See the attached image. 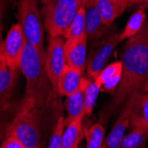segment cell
<instances>
[{
    "mask_svg": "<svg viewBox=\"0 0 148 148\" xmlns=\"http://www.w3.org/2000/svg\"><path fill=\"white\" fill-rule=\"evenodd\" d=\"M123 75L114 98L99 114V122L106 124L113 114L134 92L140 90L148 80V20L141 29L129 38L122 51Z\"/></svg>",
    "mask_w": 148,
    "mask_h": 148,
    "instance_id": "6da1fadb",
    "label": "cell"
},
{
    "mask_svg": "<svg viewBox=\"0 0 148 148\" xmlns=\"http://www.w3.org/2000/svg\"><path fill=\"white\" fill-rule=\"evenodd\" d=\"M20 70L26 78L24 97L34 102L40 109L49 108L54 92L45 69V52L26 42L20 60Z\"/></svg>",
    "mask_w": 148,
    "mask_h": 148,
    "instance_id": "7a4b0ae2",
    "label": "cell"
},
{
    "mask_svg": "<svg viewBox=\"0 0 148 148\" xmlns=\"http://www.w3.org/2000/svg\"><path fill=\"white\" fill-rule=\"evenodd\" d=\"M43 111L32 100L23 97L7 135L13 134L16 136L24 145L25 148L44 147L42 130Z\"/></svg>",
    "mask_w": 148,
    "mask_h": 148,
    "instance_id": "3957f363",
    "label": "cell"
},
{
    "mask_svg": "<svg viewBox=\"0 0 148 148\" xmlns=\"http://www.w3.org/2000/svg\"><path fill=\"white\" fill-rule=\"evenodd\" d=\"M45 29L49 36H63L79 10L82 0H41Z\"/></svg>",
    "mask_w": 148,
    "mask_h": 148,
    "instance_id": "277c9868",
    "label": "cell"
},
{
    "mask_svg": "<svg viewBox=\"0 0 148 148\" xmlns=\"http://www.w3.org/2000/svg\"><path fill=\"white\" fill-rule=\"evenodd\" d=\"M20 69L6 66L0 70V142L5 139L14 119L21 99L14 97Z\"/></svg>",
    "mask_w": 148,
    "mask_h": 148,
    "instance_id": "5b68a950",
    "label": "cell"
},
{
    "mask_svg": "<svg viewBox=\"0 0 148 148\" xmlns=\"http://www.w3.org/2000/svg\"><path fill=\"white\" fill-rule=\"evenodd\" d=\"M18 19L27 41L39 51L45 50V25L38 9L37 0H18Z\"/></svg>",
    "mask_w": 148,
    "mask_h": 148,
    "instance_id": "8992f818",
    "label": "cell"
},
{
    "mask_svg": "<svg viewBox=\"0 0 148 148\" xmlns=\"http://www.w3.org/2000/svg\"><path fill=\"white\" fill-rule=\"evenodd\" d=\"M121 42L120 33L111 32L92 46L86 62V69L91 78L96 77L105 68L114 50Z\"/></svg>",
    "mask_w": 148,
    "mask_h": 148,
    "instance_id": "52a82bcc",
    "label": "cell"
},
{
    "mask_svg": "<svg viewBox=\"0 0 148 148\" xmlns=\"http://www.w3.org/2000/svg\"><path fill=\"white\" fill-rule=\"evenodd\" d=\"M63 36H51L45 51V69L51 81L52 89L56 94L59 77L66 64ZM59 95V94H58Z\"/></svg>",
    "mask_w": 148,
    "mask_h": 148,
    "instance_id": "ba28073f",
    "label": "cell"
},
{
    "mask_svg": "<svg viewBox=\"0 0 148 148\" xmlns=\"http://www.w3.org/2000/svg\"><path fill=\"white\" fill-rule=\"evenodd\" d=\"M26 42L27 38L21 24L19 22L13 24L4 41L2 51V55L9 68L20 69V60Z\"/></svg>",
    "mask_w": 148,
    "mask_h": 148,
    "instance_id": "9c48e42d",
    "label": "cell"
},
{
    "mask_svg": "<svg viewBox=\"0 0 148 148\" xmlns=\"http://www.w3.org/2000/svg\"><path fill=\"white\" fill-rule=\"evenodd\" d=\"M130 125L134 128L148 130V92L138 90L126 100Z\"/></svg>",
    "mask_w": 148,
    "mask_h": 148,
    "instance_id": "30bf717a",
    "label": "cell"
},
{
    "mask_svg": "<svg viewBox=\"0 0 148 148\" xmlns=\"http://www.w3.org/2000/svg\"><path fill=\"white\" fill-rule=\"evenodd\" d=\"M86 35L79 39L77 42H64V51L66 64L78 69L83 74L86 69V49H87Z\"/></svg>",
    "mask_w": 148,
    "mask_h": 148,
    "instance_id": "8fae6325",
    "label": "cell"
},
{
    "mask_svg": "<svg viewBox=\"0 0 148 148\" xmlns=\"http://www.w3.org/2000/svg\"><path fill=\"white\" fill-rule=\"evenodd\" d=\"M89 82L90 80L87 77L83 76L78 89L68 96L65 103L66 111H68V117L65 119V125L68 124L73 119L84 117L85 115L84 91Z\"/></svg>",
    "mask_w": 148,
    "mask_h": 148,
    "instance_id": "7c38bea8",
    "label": "cell"
},
{
    "mask_svg": "<svg viewBox=\"0 0 148 148\" xmlns=\"http://www.w3.org/2000/svg\"><path fill=\"white\" fill-rule=\"evenodd\" d=\"M123 63L122 61H115L105 68L98 74L94 79L104 91L114 93L115 90L122 79Z\"/></svg>",
    "mask_w": 148,
    "mask_h": 148,
    "instance_id": "4fadbf2b",
    "label": "cell"
},
{
    "mask_svg": "<svg viewBox=\"0 0 148 148\" xmlns=\"http://www.w3.org/2000/svg\"><path fill=\"white\" fill-rule=\"evenodd\" d=\"M111 26L105 23L93 5L85 7V34L87 39L95 40L100 38L108 32Z\"/></svg>",
    "mask_w": 148,
    "mask_h": 148,
    "instance_id": "5bb4252c",
    "label": "cell"
},
{
    "mask_svg": "<svg viewBox=\"0 0 148 148\" xmlns=\"http://www.w3.org/2000/svg\"><path fill=\"white\" fill-rule=\"evenodd\" d=\"M93 5L105 23L112 26L114 21L123 14L130 4L128 0H95Z\"/></svg>",
    "mask_w": 148,
    "mask_h": 148,
    "instance_id": "9a60e30c",
    "label": "cell"
},
{
    "mask_svg": "<svg viewBox=\"0 0 148 148\" xmlns=\"http://www.w3.org/2000/svg\"><path fill=\"white\" fill-rule=\"evenodd\" d=\"M83 73L73 66L66 64L59 77L57 91L60 96L68 97L75 91L81 83Z\"/></svg>",
    "mask_w": 148,
    "mask_h": 148,
    "instance_id": "2e32d148",
    "label": "cell"
},
{
    "mask_svg": "<svg viewBox=\"0 0 148 148\" xmlns=\"http://www.w3.org/2000/svg\"><path fill=\"white\" fill-rule=\"evenodd\" d=\"M130 125L129 114L126 108H123L121 113L120 118L115 123L113 130L106 140H104L102 147L104 148H120L121 142L124 136V133Z\"/></svg>",
    "mask_w": 148,
    "mask_h": 148,
    "instance_id": "e0dca14e",
    "label": "cell"
},
{
    "mask_svg": "<svg viewBox=\"0 0 148 148\" xmlns=\"http://www.w3.org/2000/svg\"><path fill=\"white\" fill-rule=\"evenodd\" d=\"M84 117H79L71 120L66 124L64 131L60 148H76L83 137L82 120Z\"/></svg>",
    "mask_w": 148,
    "mask_h": 148,
    "instance_id": "ac0fdd59",
    "label": "cell"
},
{
    "mask_svg": "<svg viewBox=\"0 0 148 148\" xmlns=\"http://www.w3.org/2000/svg\"><path fill=\"white\" fill-rule=\"evenodd\" d=\"M85 34V7L83 6L66 29L63 37L68 42H77Z\"/></svg>",
    "mask_w": 148,
    "mask_h": 148,
    "instance_id": "d6986e66",
    "label": "cell"
},
{
    "mask_svg": "<svg viewBox=\"0 0 148 148\" xmlns=\"http://www.w3.org/2000/svg\"><path fill=\"white\" fill-rule=\"evenodd\" d=\"M145 6L140 5V7L133 12L131 16L129 18L124 29L120 33V39L121 41H123L125 39H129L131 36H135L142 28L145 21Z\"/></svg>",
    "mask_w": 148,
    "mask_h": 148,
    "instance_id": "ffe728a7",
    "label": "cell"
},
{
    "mask_svg": "<svg viewBox=\"0 0 148 148\" xmlns=\"http://www.w3.org/2000/svg\"><path fill=\"white\" fill-rule=\"evenodd\" d=\"M148 139V130L134 128L130 133L124 135L120 148H138L145 147V142Z\"/></svg>",
    "mask_w": 148,
    "mask_h": 148,
    "instance_id": "44dd1931",
    "label": "cell"
},
{
    "mask_svg": "<svg viewBox=\"0 0 148 148\" xmlns=\"http://www.w3.org/2000/svg\"><path fill=\"white\" fill-rule=\"evenodd\" d=\"M87 148H100L102 147L105 137V128L102 123H95L90 128L84 129Z\"/></svg>",
    "mask_w": 148,
    "mask_h": 148,
    "instance_id": "7402d4cb",
    "label": "cell"
},
{
    "mask_svg": "<svg viewBox=\"0 0 148 148\" xmlns=\"http://www.w3.org/2000/svg\"><path fill=\"white\" fill-rule=\"evenodd\" d=\"M100 86L94 79L90 80V82L84 91V111L85 114L90 115L92 113L94 106L96 105Z\"/></svg>",
    "mask_w": 148,
    "mask_h": 148,
    "instance_id": "603a6c76",
    "label": "cell"
},
{
    "mask_svg": "<svg viewBox=\"0 0 148 148\" xmlns=\"http://www.w3.org/2000/svg\"><path fill=\"white\" fill-rule=\"evenodd\" d=\"M65 119L63 116H60L56 121L55 125L53 126L51 135L48 143L49 148H60L62 137L65 131Z\"/></svg>",
    "mask_w": 148,
    "mask_h": 148,
    "instance_id": "cb8c5ba5",
    "label": "cell"
},
{
    "mask_svg": "<svg viewBox=\"0 0 148 148\" xmlns=\"http://www.w3.org/2000/svg\"><path fill=\"white\" fill-rule=\"evenodd\" d=\"M1 148H25L21 141L13 134H8L0 144Z\"/></svg>",
    "mask_w": 148,
    "mask_h": 148,
    "instance_id": "d4e9b609",
    "label": "cell"
},
{
    "mask_svg": "<svg viewBox=\"0 0 148 148\" xmlns=\"http://www.w3.org/2000/svg\"><path fill=\"white\" fill-rule=\"evenodd\" d=\"M18 0H0V14L2 15V17L5 14V12L11 6L14 8Z\"/></svg>",
    "mask_w": 148,
    "mask_h": 148,
    "instance_id": "484cf974",
    "label": "cell"
},
{
    "mask_svg": "<svg viewBox=\"0 0 148 148\" xmlns=\"http://www.w3.org/2000/svg\"><path fill=\"white\" fill-rule=\"evenodd\" d=\"M2 15L0 14V54H2L4 47V40L2 39V31H3V23H2Z\"/></svg>",
    "mask_w": 148,
    "mask_h": 148,
    "instance_id": "4316f807",
    "label": "cell"
},
{
    "mask_svg": "<svg viewBox=\"0 0 148 148\" xmlns=\"http://www.w3.org/2000/svg\"><path fill=\"white\" fill-rule=\"evenodd\" d=\"M130 5H140L146 6L148 5V0H128Z\"/></svg>",
    "mask_w": 148,
    "mask_h": 148,
    "instance_id": "83f0119b",
    "label": "cell"
},
{
    "mask_svg": "<svg viewBox=\"0 0 148 148\" xmlns=\"http://www.w3.org/2000/svg\"><path fill=\"white\" fill-rule=\"evenodd\" d=\"M6 62L5 60V58L3 57L2 54H0V70H2L3 69H5L6 66Z\"/></svg>",
    "mask_w": 148,
    "mask_h": 148,
    "instance_id": "f1b7e54d",
    "label": "cell"
},
{
    "mask_svg": "<svg viewBox=\"0 0 148 148\" xmlns=\"http://www.w3.org/2000/svg\"><path fill=\"white\" fill-rule=\"evenodd\" d=\"M83 1V5L84 7H88L90 5H92L95 2V0H82Z\"/></svg>",
    "mask_w": 148,
    "mask_h": 148,
    "instance_id": "f546056e",
    "label": "cell"
},
{
    "mask_svg": "<svg viewBox=\"0 0 148 148\" xmlns=\"http://www.w3.org/2000/svg\"><path fill=\"white\" fill-rule=\"evenodd\" d=\"M140 91H142V92H148V80L144 84V85L141 87Z\"/></svg>",
    "mask_w": 148,
    "mask_h": 148,
    "instance_id": "4dcf8cb0",
    "label": "cell"
},
{
    "mask_svg": "<svg viewBox=\"0 0 148 148\" xmlns=\"http://www.w3.org/2000/svg\"><path fill=\"white\" fill-rule=\"evenodd\" d=\"M145 7H148V5H146V6H145Z\"/></svg>",
    "mask_w": 148,
    "mask_h": 148,
    "instance_id": "1f68e13d",
    "label": "cell"
}]
</instances>
